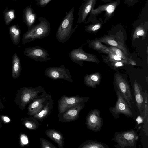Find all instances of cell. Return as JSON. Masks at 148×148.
Returning <instances> with one entry per match:
<instances>
[{"label":"cell","instance_id":"1","mask_svg":"<svg viewBox=\"0 0 148 148\" xmlns=\"http://www.w3.org/2000/svg\"><path fill=\"white\" fill-rule=\"evenodd\" d=\"M39 22L34 25L23 35L22 43L25 44L37 39H41L48 36L51 31L50 24L42 16L38 18Z\"/></svg>","mask_w":148,"mask_h":148},{"label":"cell","instance_id":"2","mask_svg":"<svg viewBox=\"0 0 148 148\" xmlns=\"http://www.w3.org/2000/svg\"><path fill=\"white\" fill-rule=\"evenodd\" d=\"M74 7H72L61 22L56 32V38L60 43L67 41L75 32L78 25L73 27L74 21Z\"/></svg>","mask_w":148,"mask_h":148},{"label":"cell","instance_id":"3","mask_svg":"<svg viewBox=\"0 0 148 148\" xmlns=\"http://www.w3.org/2000/svg\"><path fill=\"white\" fill-rule=\"evenodd\" d=\"M120 3L121 0H115L100 5L96 8H92L90 12L88 19L84 22L85 23L97 22L99 20L97 19L96 17L102 12H104L103 22V23H105L114 16L115 11Z\"/></svg>","mask_w":148,"mask_h":148},{"label":"cell","instance_id":"4","mask_svg":"<svg viewBox=\"0 0 148 148\" xmlns=\"http://www.w3.org/2000/svg\"><path fill=\"white\" fill-rule=\"evenodd\" d=\"M139 138L136 132L134 130L116 132L112 140L117 143L114 145L117 148H136Z\"/></svg>","mask_w":148,"mask_h":148},{"label":"cell","instance_id":"5","mask_svg":"<svg viewBox=\"0 0 148 148\" xmlns=\"http://www.w3.org/2000/svg\"><path fill=\"white\" fill-rule=\"evenodd\" d=\"M114 89L117 96V100L114 107L109 108L110 112L115 119L119 118L121 114L132 117L133 113L131 108L117 88H114Z\"/></svg>","mask_w":148,"mask_h":148},{"label":"cell","instance_id":"6","mask_svg":"<svg viewBox=\"0 0 148 148\" xmlns=\"http://www.w3.org/2000/svg\"><path fill=\"white\" fill-rule=\"evenodd\" d=\"M89 99V97H80L78 95L69 97L63 95L58 101V113H62L69 108L77 104L86 102Z\"/></svg>","mask_w":148,"mask_h":148},{"label":"cell","instance_id":"7","mask_svg":"<svg viewBox=\"0 0 148 148\" xmlns=\"http://www.w3.org/2000/svg\"><path fill=\"white\" fill-rule=\"evenodd\" d=\"M44 74L45 76L53 80L60 79L71 82H73L70 71L63 65L59 67L47 68L45 70Z\"/></svg>","mask_w":148,"mask_h":148},{"label":"cell","instance_id":"8","mask_svg":"<svg viewBox=\"0 0 148 148\" xmlns=\"http://www.w3.org/2000/svg\"><path fill=\"white\" fill-rule=\"evenodd\" d=\"M98 109H92L86 116L85 124L88 129L96 132L100 131L103 125L102 118Z\"/></svg>","mask_w":148,"mask_h":148},{"label":"cell","instance_id":"9","mask_svg":"<svg viewBox=\"0 0 148 148\" xmlns=\"http://www.w3.org/2000/svg\"><path fill=\"white\" fill-rule=\"evenodd\" d=\"M46 92L42 86L25 88L22 90L21 97L22 106L25 107L34 99L39 97Z\"/></svg>","mask_w":148,"mask_h":148},{"label":"cell","instance_id":"10","mask_svg":"<svg viewBox=\"0 0 148 148\" xmlns=\"http://www.w3.org/2000/svg\"><path fill=\"white\" fill-rule=\"evenodd\" d=\"M24 54L36 62H46L52 58L51 57H49V54L47 50L38 46L26 48Z\"/></svg>","mask_w":148,"mask_h":148},{"label":"cell","instance_id":"11","mask_svg":"<svg viewBox=\"0 0 148 148\" xmlns=\"http://www.w3.org/2000/svg\"><path fill=\"white\" fill-rule=\"evenodd\" d=\"M84 44L77 49H73L69 53L68 55L73 62L83 66L84 61L95 62L97 60L93 55L86 53L83 49Z\"/></svg>","mask_w":148,"mask_h":148},{"label":"cell","instance_id":"12","mask_svg":"<svg viewBox=\"0 0 148 148\" xmlns=\"http://www.w3.org/2000/svg\"><path fill=\"white\" fill-rule=\"evenodd\" d=\"M85 103H83L74 106L62 113H58V117L59 121L68 123L77 119L80 111L82 110Z\"/></svg>","mask_w":148,"mask_h":148},{"label":"cell","instance_id":"13","mask_svg":"<svg viewBox=\"0 0 148 148\" xmlns=\"http://www.w3.org/2000/svg\"><path fill=\"white\" fill-rule=\"evenodd\" d=\"M52 98L51 95L46 92L41 96L34 99L28 107V114L32 116L40 112Z\"/></svg>","mask_w":148,"mask_h":148},{"label":"cell","instance_id":"14","mask_svg":"<svg viewBox=\"0 0 148 148\" xmlns=\"http://www.w3.org/2000/svg\"><path fill=\"white\" fill-rule=\"evenodd\" d=\"M115 82L117 90L121 93L126 101L131 108V101L132 100V98L129 85L121 76L119 75L115 76Z\"/></svg>","mask_w":148,"mask_h":148},{"label":"cell","instance_id":"15","mask_svg":"<svg viewBox=\"0 0 148 148\" xmlns=\"http://www.w3.org/2000/svg\"><path fill=\"white\" fill-rule=\"evenodd\" d=\"M97 0H83L79 8L78 14V18L77 23L79 24L84 22L92 9L94 8Z\"/></svg>","mask_w":148,"mask_h":148},{"label":"cell","instance_id":"16","mask_svg":"<svg viewBox=\"0 0 148 148\" xmlns=\"http://www.w3.org/2000/svg\"><path fill=\"white\" fill-rule=\"evenodd\" d=\"M135 99L138 108L141 114L144 110V101L143 93L142 88L136 82H135L133 85Z\"/></svg>","mask_w":148,"mask_h":148},{"label":"cell","instance_id":"17","mask_svg":"<svg viewBox=\"0 0 148 148\" xmlns=\"http://www.w3.org/2000/svg\"><path fill=\"white\" fill-rule=\"evenodd\" d=\"M37 18V15L31 5L27 6L24 9L23 19L28 29L34 25Z\"/></svg>","mask_w":148,"mask_h":148},{"label":"cell","instance_id":"18","mask_svg":"<svg viewBox=\"0 0 148 148\" xmlns=\"http://www.w3.org/2000/svg\"><path fill=\"white\" fill-rule=\"evenodd\" d=\"M45 133L48 137L56 143L59 148H64V138L60 131L53 129L46 130Z\"/></svg>","mask_w":148,"mask_h":148},{"label":"cell","instance_id":"19","mask_svg":"<svg viewBox=\"0 0 148 148\" xmlns=\"http://www.w3.org/2000/svg\"><path fill=\"white\" fill-rule=\"evenodd\" d=\"M53 100L51 98L40 112L32 116L38 121L41 122L44 121L50 115L52 111L53 107Z\"/></svg>","mask_w":148,"mask_h":148},{"label":"cell","instance_id":"20","mask_svg":"<svg viewBox=\"0 0 148 148\" xmlns=\"http://www.w3.org/2000/svg\"><path fill=\"white\" fill-rule=\"evenodd\" d=\"M21 70L20 59L16 53L12 56V75L13 78L16 79L19 77Z\"/></svg>","mask_w":148,"mask_h":148},{"label":"cell","instance_id":"21","mask_svg":"<svg viewBox=\"0 0 148 148\" xmlns=\"http://www.w3.org/2000/svg\"><path fill=\"white\" fill-rule=\"evenodd\" d=\"M109 146L105 143L93 140H87L81 144L78 148H108Z\"/></svg>","mask_w":148,"mask_h":148},{"label":"cell","instance_id":"22","mask_svg":"<svg viewBox=\"0 0 148 148\" xmlns=\"http://www.w3.org/2000/svg\"><path fill=\"white\" fill-rule=\"evenodd\" d=\"M100 81V77L95 74L86 75L84 77V83L86 86L95 88L99 84Z\"/></svg>","mask_w":148,"mask_h":148},{"label":"cell","instance_id":"23","mask_svg":"<svg viewBox=\"0 0 148 148\" xmlns=\"http://www.w3.org/2000/svg\"><path fill=\"white\" fill-rule=\"evenodd\" d=\"M9 32L12 41L15 45L19 43L20 39V30L19 26L15 25L9 28Z\"/></svg>","mask_w":148,"mask_h":148},{"label":"cell","instance_id":"24","mask_svg":"<svg viewBox=\"0 0 148 148\" xmlns=\"http://www.w3.org/2000/svg\"><path fill=\"white\" fill-rule=\"evenodd\" d=\"M99 41L119 48L123 51V52L126 54L127 55V51L125 47L123 45L120 43H118L110 37L106 36L101 39Z\"/></svg>","mask_w":148,"mask_h":148},{"label":"cell","instance_id":"25","mask_svg":"<svg viewBox=\"0 0 148 148\" xmlns=\"http://www.w3.org/2000/svg\"><path fill=\"white\" fill-rule=\"evenodd\" d=\"M26 127L30 130H35L37 129L41 123L33 116L26 119L24 122Z\"/></svg>","mask_w":148,"mask_h":148},{"label":"cell","instance_id":"26","mask_svg":"<svg viewBox=\"0 0 148 148\" xmlns=\"http://www.w3.org/2000/svg\"><path fill=\"white\" fill-rule=\"evenodd\" d=\"M3 17L5 24L9 25L15 18V11L14 10L9 9L7 7L3 12Z\"/></svg>","mask_w":148,"mask_h":148},{"label":"cell","instance_id":"27","mask_svg":"<svg viewBox=\"0 0 148 148\" xmlns=\"http://www.w3.org/2000/svg\"><path fill=\"white\" fill-rule=\"evenodd\" d=\"M103 24V23L102 22L99 20L97 22L93 23L92 24L85 26L84 27L86 31L89 32H92L99 29Z\"/></svg>","mask_w":148,"mask_h":148},{"label":"cell","instance_id":"28","mask_svg":"<svg viewBox=\"0 0 148 148\" xmlns=\"http://www.w3.org/2000/svg\"><path fill=\"white\" fill-rule=\"evenodd\" d=\"M109 49L110 51L114 53L118 57L123 59L127 60L128 58L126 56L125 53L119 48L112 46Z\"/></svg>","mask_w":148,"mask_h":148},{"label":"cell","instance_id":"29","mask_svg":"<svg viewBox=\"0 0 148 148\" xmlns=\"http://www.w3.org/2000/svg\"><path fill=\"white\" fill-rule=\"evenodd\" d=\"M92 47L95 49L97 50H102L103 52H106L109 53V48H107L105 46L103 45L99 41H96L92 42L90 43Z\"/></svg>","mask_w":148,"mask_h":148},{"label":"cell","instance_id":"30","mask_svg":"<svg viewBox=\"0 0 148 148\" xmlns=\"http://www.w3.org/2000/svg\"><path fill=\"white\" fill-rule=\"evenodd\" d=\"M40 140L41 148H57L55 145L45 139L41 138Z\"/></svg>","mask_w":148,"mask_h":148},{"label":"cell","instance_id":"31","mask_svg":"<svg viewBox=\"0 0 148 148\" xmlns=\"http://www.w3.org/2000/svg\"><path fill=\"white\" fill-rule=\"evenodd\" d=\"M109 59L110 61H120L124 63H127L128 60L123 59L118 57L116 55L112 52L110 51L109 53Z\"/></svg>","mask_w":148,"mask_h":148},{"label":"cell","instance_id":"32","mask_svg":"<svg viewBox=\"0 0 148 148\" xmlns=\"http://www.w3.org/2000/svg\"><path fill=\"white\" fill-rule=\"evenodd\" d=\"M20 139V143L21 146H24L29 143L28 137L25 134H23L21 135Z\"/></svg>","mask_w":148,"mask_h":148},{"label":"cell","instance_id":"33","mask_svg":"<svg viewBox=\"0 0 148 148\" xmlns=\"http://www.w3.org/2000/svg\"><path fill=\"white\" fill-rule=\"evenodd\" d=\"M51 0H35L36 5L41 7H44Z\"/></svg>","mask_w":148,"mask_h":148},{"label":"cell","instance_id":"34","mask_svg":"<svg viewBox=\"0 0 148 148\" xmlns=\"http://www.w3.org/2000/svg\"><path fill=\"white\" fill-rule=\"evenodd\" d=\"M139 0H124V3L128 7L134 6Z\"/></svg>","mask_w":148,"mask_h":148},{"label":"cell","instance_id":"35","mask_svg":"<svg viewBox=\"0 0 148 148\" xmlns=\"http://www.w3.org/2000/svg\"><path fill=\"white\" fill-rule=\"evenodd\" d=\"M112 61L111 63L112 65L116 67L122 66L123 65V63H124L120 61Z\"/></svg>","mask_w":148,"mask_h":148},{"label":"cell","instance_id":"36","mask_svg":"<svg viewBox=\"0 0 148 148\" xmlns=\"http://www.w3.org/2000/svg\"><path fill=\"white\" fill-rule=\"evenodd\" d=\"M3 120L6 122H9L10 121V119L8 117L4 116L3 118Z\"/></svg>","mask_w":148,"mask_h":148},{"label":"cell","instance_id":"37","mask_svg":"<svg viewBox=\"0 0 148 148\" xmlns=\"http://www.w3.org/2000/svg\"><path fill=\"white\" fill-rule=\"evenodd\" d=\"M102 2H103L104 3H108V2H111L114 0H100Z\"/></svg>","mask_w":148,"mask_h":148},{"label":"cell","instance_id":"38","mask_svg":"<svg viewBox=\"0 0 148 148\" xmlns=\"http://www.w3.org/2000/svg\"><path fill=\"white\" fill-rule=\"evenodd\" d=\"M13 1H17V0H13Z\"/></svg>","mask_w":148,"mask_h":148}]
</instances>
